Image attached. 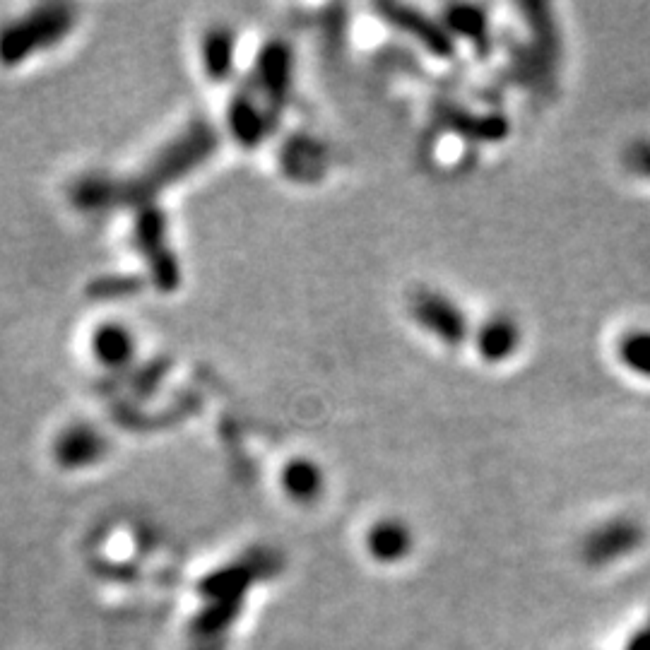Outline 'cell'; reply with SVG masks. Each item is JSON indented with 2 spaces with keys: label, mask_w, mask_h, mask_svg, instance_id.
Instances as JSON below:
<instances>
[{
  "label": "cell",
  "mask_w": 650,
  "mask_h": 650,
  "mask_svg": "<svg viewBox=\"0 0 650 650\" xmlns=\"http://www.w3.org/2000/svg\"><path fill=\"white\" fill-rule=\"evenodd\" d=\"M415 316L436 335L448 342H460L465 335V318L451 301L439 294H422L415 301Z\"/></svg>",
  "instance_id": "cell-1"
},
{
  "label": "cell",
  "mask_w": 650,
  "mask_h": 650,
  "mask_svg": "<svg viewBox=\"0 0 650 650\" xmlns=\"http://www.w3.org/2000/svg\"><path fill=\"white\" fill-rule=\"evenodd\" d=\"M518 328L511 318H494L480 330V338H477V345H480V352L492 362H499L516 350L518 345Z\"/></svg>",
  "instance_id": "cell-2"
},
{
  "label": "cell",
  "mask_w": 650,
  "mask_h": 650,
  "mask_svg": "<svg viewBox=\"0 0 650 650\" xmlns=\"http://www.w3.org/2000/svg\"><path fill=\"white\" fill-rule=\"evenodd\" d=\"M622 359L631 371L641 376H650V333L641 330V333L626 335L622 342Z\"/></svg>",
  "instance_id": "cell-3"
},
{
  "label": "cell",
  "mask_w": 650,
  "mask_h": 650,
  "mask_svg": "<svg viewBox=\"0 0 650 650\" xmlns=\"http://www.w3.org/2000/svg\"><path fill=\"white\" fill-rule=\"evenodd\" d=\"M634 164L638 171H646L650 176V145H638L634 152Z\"/></svg>",
  "instance_id": "cell-4"
}]
</instances>
